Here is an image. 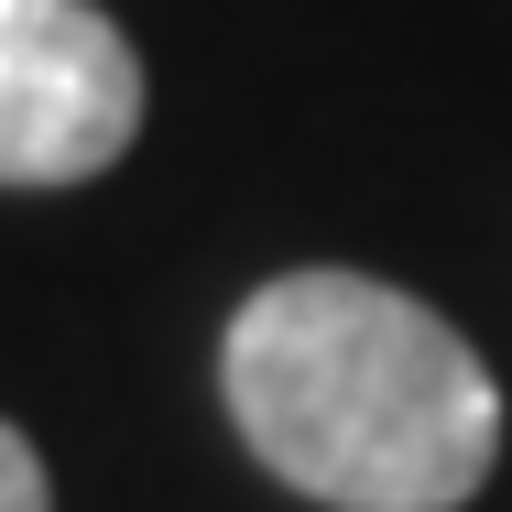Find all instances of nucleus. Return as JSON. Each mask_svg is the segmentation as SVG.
I'll list each match as a JSON object with an SVG mask.
<instances>
[{"mask_svg": "<svg viewBox=\"0 0 512 512\" xmlns=\"http://www.w3.org/2000/svg\"><path fill=\"white\" fill-rule=\"evenodd\" d=\"M251 458L327 512H458L502 458L480 349L382 273H273L218 349Z\"/></svg>", "mask_w": 512, "mask_h": 512, "instance_id": "1", "label": "nucleus"}, {"mask_svg": "<svg viewBox=\"0 0 512 512\" xmlns=\"http://www.w3.org/2000/svg\"><path fill=\"white\" fill-rule=\"evenodd\" d=\"M142 131V55L99 0H0V186H88Z\"/></svg>", "mask_w": 512, "mask_h": 512, "instance_id": "2", "label": "nucleus"}, {"mask_svg": "<svg viewBox=\"0 0 512 512\" xmlns=\"http://www.w3.org/2000/svg\"><path fill=\"white\" fill-rule=\"evenodd\" d=\"M0 512H55V491H44V458L0 425Z\"/></svg>", "mask_w": 512, "mask_h": 512, "instance_id": "3", "label": "nucleus"}]
</instances>
